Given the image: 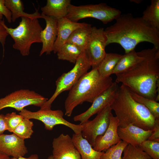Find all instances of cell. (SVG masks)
Masks as SVG:
<instances>
[{
    "label": "cell",
    "mask_w": 159,
    "mask_h": 159,
    "mask_svg": "<svg viewBox=\"0 0 159 159\" xmlns=\"http://www.w3.org/2000/svg\"><path fill=\"white\" fill-rule=\"evenodd\" d=\"M123 55L114 53H106L97 67L100 76L102 77L110 76L118 62Z\"/></svg>",
    "instance_id": "cell-24"
},
{
    "label": "cell",
    "mask_w": 159,
    "mask_h": 159,
    "mask_svg": "<svg viewBox=\"0 0 159 159\" xmlns=\"http://www.w3.org/2000/svg\"><path fill=\"white\" fill-rule=\"evenodd\" d=\"M148 140L159 142V119H156L151 135Z\"/></svg>",
    "instance_id": "cell-34"
},
{
    "label": "cell",
    "mask_w": 159,
    "mask_h": 159,
    "mask_svg": "<svg viewBox=\"0 0 159 159\" xmlns=\"http://www.w3.org/2000/svg\"><path fill=\"white\" fill-rule=\"evenodd\" d=\"M11 159H39V157L37 154H34L31 155L27 158H24L23 156H20L18 158L12 157L11 158Z\"/></svg>",
    "instance_id": "cell-37"
},
{
    "label": "cell",
    "mask_w": 159,
    "mask_h": 159,
    "mask_svg": "<svg viewBox=\"0 0 159 159\" xmlns=\"http://www.w3.org/2000/svg\"><path fill=\"white\" fill-rule=\"evenodd\" d=\"M3 19V15L0 12V21L2 20Z\"/></svg>",
    "instance_id": "cell-40"
},
{
    "label": "cell",
    "mask_w": 159,
    "mask_h": 159,
    "mask_svg": "<svg viewBox=\"0 0 159 159\" xmlns=\"http://www.w3.org/2000/svg\"><path fill=\"white\" fill-rule=\"evenodd\" d=\"M5 4L11 13L12 21L15 22L19 18L25 17L32 18H42L38 9L32 14L24 11L23 2L21 0H5Z\"/></svg>",
    "instance_id": "cell-23"
},
{
    "label": "cell",
    "mask_w": 159,
    "mask_h": 159,
    "mask_svg": "<svg viewBox=\"0 0 159 159\" xmlns=\"http://www.w3.org/2000/svg\"><path fill=\"white\" fill-rule=\"evenodd\" d=\"M8 35L5 28L0 24V43L2 45L4 52L6 39Z\"/></svg>",
    "instance_id": "cell-35"
},
{
    "label": "cell",
    "mask_w": 159,
    "mask_h": 159,
    "mask_svg": "<svg viewBox=\"0 0 159 159\" xmlns=\"http://www.w3.org/2000/svg\"><path fill=\"white\" fill-rule=\"evenodd\" d=\"M128 144L125 142L121 140L104 152L100 159H121L123 150Z\"/></svg>",
    "instance_id": "cell-29"
},
{
    "label": "cell",
    "mask_w": 159,
    "mask_h": 159,
    "mask_svg": "<svg viewBox=\"0 0 159 159\" xmlns=\"http://www.w3.org/2000/svg\"><path fill=\"white\" fill-rule=\"evenodd\" d=\"M107 38L102 28L92 26L90 37L85 52L92 69L97 68L106 53Z\"/></svg>",
    "instance_id": "cell-11"
},
{
    "label": "cell",
    "mask_w": 159,
    "mask_h": 159,
    "mask_svg": "<svg viewBox=\"0 0 159 159\" xmlns=\"http://www.w3.org/2000/svg\"><path fill=\"white\" fill-rule=\"evenodd\" d=\"M121 159H152L139 147L128 144L124 149Z\"/></svg>",
    "instance_id": "cell-30"
},
{
    "label": "cell",
    "mask_w": 159,
    "mask_h": 159,
    "mask_svg": "<svg viewBox=\"0 0 159 159\" xmlns=\"http://www.w3.org/2000/svg\"><path fill=\"white\" fill-rule=\"evenodd\" d=\"M7 129L5 115L0 114V135L3 134L4 132L7 130Z\"/></svg>",
    "instance_id": "cell-36"
},
{
    "label": "cell",
    "mask_w": 159,
    "mask_h": 159,
    "mask_svg": "<svg viewBox=\"0 0 159 159\" xmlns=\"http://www.w3.org/2000/svg\"><path fill=\"white\" fill-rule=\"evenodd\" d=\"M138 52L144 59L127 71L116 75L115 82L140 95L155 101L159 93V49L153 47Z\"/></svg>",
    "instance_id": "cell-1"
},
{
    "label": "cell",
    "mask_w": 159,
    "mask_h": 159,
    "mask_svg": "<svg viewBox=\"0 0 159 159\" xmlns=\"http://www.w3.org/2000/svg\"><path fill=\"white\" fill-rule=\"evenodd\" d=\"M119 86L115 82L108 89L98 96L92 103L91 106L85 112L75 116L73 120L81 124L93 115L97 114L106 107L110 105L114 99Z\"/></svg>",
    "instance_id": "cell-12"
},
{
    "label": "cell",
    "mask_w": 159,
    "mask_h": 159,
    "mask_svg": "<svg viewBox=\"0 0 159 159\" xmlns=\"http://www.w3.org/2000/svg\"><path fill=\"white\" fill-rule=\"evenodd\" d=\"M118 127L117 118L111 113L107 128L103 135L96 138L93 148L98 151L104 152L111 146L119 142L121 140L117 133Z\"/></svg>",
    "instance_id": "cell-14"
},
{
    "label": "cell",
    "mask_w": 159,
    "mask_h": 159,
    "mask_svg": "<svg viewBox=\"0 0 159 159\" xmlns=\"http://www.w3.org/2000/svg\"><path fill=\"white\" fill-rule=\"evenodd\" d=\"M21 18L19 24L15 28L8 27L4 19L0 21V24L13 39V48L19 51L22 56H27L32 44L41 43L40 35L43 29L38 19L25 17Z\"/></svg>",
    "instance_id": "cell-5"
},
{
    "label": "cell",
    "mask_w": 159,
    "mask_h": 159,
    "mask_svg": "<svg viewBox=\"0 0 159 159\" xmlns=\"http://www.w3.org/2000/svg\"><path fill=\"white\" fill-rule=\"evenodd\" d=\"M142 18L159 31V0H151L143 13Z\"/></svg>",
    "instance_id": "cell-25"
},
{
    "label": "cell",
    "mask_w": 159,
    "mask_h": 159,
    "mask_svg": "<svg viewBox=\"0 0 159 159\" xmlns=\"http://www.w3.org/2000/svg\"><path fill=\"white\" fill-rule=\"evenodd\" d=\"M19 114L25 118L41 121L44 123L45 128L47 130H52L56 125H63L71 129L75 134L81 133V125L73 124L66 120L64 118V113L61 110L40 109L37 111L33 112L24 109L20 112Z\"/></svg>",
    "instance_id": "cell-8"
},
{
    "label": "cell",
    "mask_w": 159,
    "mask_h": 159,
    "mask_svg": "<svg viewBox=\"0 0 159 159\" xmlns=\"http://www.w3.org/2000/svg\"><path fill=\"white\" fill-rule=\"evenodd\" d=\"M0 159H11L9 156L0 152Z\"/></svg>",
    "instance_id": "cell-38"
},
{
    "label": "cell",
    "mask_w": 159,
    "mask_h": 159,
    "mask_svg": "<svg viewBox=\"0 0 159 159\" xmlns=\"http://www.w3.org/2000/svg\"><path fill=\"white\" fill-rule=\"evenodd\" d=\"M115 20L114 24L105 30L107 46L118 44L123 48L125 54L135 49L138 44L143 42L151 43L159 49V31L142 17H134L127 13L121 14Z\"/></svg>",
    "instance_id": "cell-2"
},
{
    "label": "cell",
    "mask_w": 159,
    "mask_h": 159,
    "mask_svg": "<svg viewBox=\"0 0 159 159\" xmlns=\"http://www.w3.org/2000/svg\"><path fill=\"white\" fill-rule=\"evenodd\" d=\"M82 51L73 44L66 42L57 53L59 60H66L75 64Z\"/></svg>",
    "instance_id": "cell-26"
},
{
    "label": "cell",
    "mask_w": 159,
    "mask_h": 159,
    "mask_svg": "<svg viewBox=\"0 0 159 159\" xmlns=\"http://www.w3.org/2000/svg\"><path fill=\"white\" fill-rule=\"evenodd\" d=\"M0 152L8 156L18 158L28 152L24 140L14 133L0 135Z\"/></svg>",
    "instance_id": "cell-15"
},
{
    "label": "cell",
    "mask_w": 159,
    "mask_h": 159,
    "mask_svg": "<svg viewBox=\"0 0 159 159\" xmlns=\"http://www.w3.org/2000/svg\"><path fill=\"white\" fill-rule=\"evenodd\" d=\"M129 91L131 96L135 100L146 107L155 119H159L158 102L154 100L140 95L130 90Z\"/></svg>",
    "instance_id": "cell-27"
},
{
    "label": "cell",
    "mask_w": 159,
    "mask_h": 159,
    "mask_svg": "<svg viewBox=\"0 0 159 159\" xmlns=\"http://www.w3.org/2000/svg\"><path fill=\"white\" fill-rule=\"evenodd\" d=\"M113 83L110 76L102 77L97 68L92 69L82 77L69 90L64 102L65 115L71 116L74 109L84 102L92 103Z\"/></svg>",
    "instance_id": "cell-4"
},
{
    "label": "cell",
    "mask_w": 159,
    "mask_h": 159,
    "mask_svg": "<svg viewBox=\"0 0 159 159\" xmlns=\"http://www.w3.org/2000/svg\"><path fill=\"white\" fill-rule=\"evenodd\" d=\"M144 59L135 49L123 55L114 69L112 74L115 75L125 72L133 67Z\"/></svg>",
    "instance_id": "cell-21"
},
{
    "label": "cell",
    "mask_w": 159,
    "mask_h": 159,
    "mask_svg": "<svg viewBox=\"0 0 159 159\" xmlns=\"http://www.w3.org/2000/svg\"><path fill=\"white\" fill-rule=\"evenodd\" d=\"M92 27L91 24L87 23L84 26L77 29L70 35L66 42L73 44L82 51H85L90 37Z\"/></svg>",
    "instance_id": "cell-22"
},
{
    "label": "cell",
    "mask_w": 159,
    "mask_h": 159,
    "mask_svg": "<svg viewBox=\"0 0 159 159\" xmlns=\"http://www.w3.org/2000/svg\"><path fill=\"white\" fill-rule=\"evenodd\" d=\"M52 146L54 159H81L72 138L68 134H62L54 138Z\"/></svg>",
    "instance_id": "cell-13"
},
{
    "label": "cell",
    "mask_w": 159,
    "mask_h": 159,
    "mask_svg": "<svg viewBox=\"0 0 159 159\" xmlns=\"http://www.w3.org/2000/svg\"><path fill=\"white\" fill-rule=\"evenodd\" d=\"M72 139L81 159H100L104 152L95 150L88 141L82 137L81 133L74 134Z\"/></svg>",
    "instance_id": "cell-20"
},
{
    "label": "cell",
    "mask_w": 159,
    "mask_h": 159,
    "mask_svg": "<svg viewBox=\"0 0 159 159\" xmlns=\"http://www.w3.org/2000/svg\"><path fill=\"white\" fill-rule=\"evenodd\" d=\"M117 132L121 140L128 144L139 147L144 141L148 140L152 130H145L130 125L125 127H118Z\"/></svg>",
    "instance_id": "cell-17"
},
{
    "label": "cell",
    "mask_w": 159,
    "mask_h": 159,
    "mask_svg": "<svg viewBox=\"0 0 159 159\" xmlns=\"http://www.w3.org/2000/svg\"><path fill=\"white\" fill-rule=\"evenodd\" d=\"M139 147L152 159H159V142L147 140Z\"/></svg>",
    "instance_id": "cell-31"
},
{
    "label": "cell",
    "mask_w": 159,
    "mask_h": 159,
    "mask_svg": "<svg viewBox=\"0 0 159 159\" xmlns=\"http://www.w3.org/2000/svg\"><path fill=\"white\" fill-rule=\"evenodd\" d=\"M33 122L29 119L24 118L13 132L19 138L24 140L30 138L34 132Z\"/></svg>",
    "instance_id": "cell-28"
},
{
    "label": "cell",
    "mask_w": 159,
    "mask_h": 159,
    "mask_svg": "<svg viewBox=\"0 0 159 159\" xmlns=\"http://www.w3.org/2000/svg\"><path fill=\"white\" fill-rule=\"evenodd\" d=\"M71 2L70 0H47L46 5L41 8L42 14L57 20L65 17Z\"/></svg>",
    "instance_id": "cell-19"
},
{
    "label": "cell",
    "mask_w": 159,
    "mask_h": 159,
    "mask_svg": "<svg viewBox=\"0 0 159 159\" xmlns=\"http://www.w3.org/2000/svg\"><path fill=\"white\" fill-rule=\"evenodd\" d=\"M0 12L5 16L9 23L11 22V13L5 6V0H0Z\"/></svg>",
    "instance_id": "cell-33"
},
{
    "label": "cell",
    "mask_w": 159,
    "mask_h": 159,
    "mask_svg": "<svg viewBox=\"0 0 159 159\" xmlns=\"http://www.w3.org/2000/svg\"><path fill=\"white\" fill-rule=\"evenodd\" d=\"M87 24L85 22H73L65 17L58 20V32L54 47V53H57L59 51L74 30Z\"/></svg>",
    "instance_id": "cell-18"
},
{
    "label": "cell",
    "mask_w": 159,
    "mask_h": 159,
    "mask_svg": "<svg viewBox=\"0 0 159 159\" xmlns=\"http://www.w3.org/2000/svg\"><path fill=\"white\" fill-rule=\"evenodd\" d=\"M48 100L34 91L21 89L0 99V110L10 107L20 112L25 107L30 105L41 107Z\"/></svg>",
    "instance_id": "cell-9"
},
{
    "label": "cell",
    "mask_w": 159,
    "mask_h": 159,
    "mask_svg": "<svg viewBox=\"0 0 159 159\" xmlns=\"http://www.w3.org/2000/svg\"><path fill=\"white\" fill-rule=\"evenodd\" d=\"M112 111L110 106L108 105L97 114L93 120H88L80 124L82 136L92 147L96 138L103 135L107 128Z\"/></svg>",
    "instance_id": "cell-10"
},
{
    "label": "cell",
    "mask_w": 159,
    "mask_h": 159,
    "mask_svg": "<svg viewBox=\"0 0 159 159\" xmlns=\"http://www.w3.org/2000/svg\"><path fill=\"white\" fill-rule=\"evenodd\" d=\"M42 18L46 22V26L41 33L40 37L42 47L39 56L43 54H50L53 51L55 42L56 39L58 32V20L52 17L41 14Z\"/></svg>",
    "instance_id": "cell-16"
},
{
    "label": "cell",
    "mask_w": 159,
    "mask_h": 159,
    "mask_svg": "<svg viewBox=\"0 0 159 159\" xmlns=\"http://www.w3.org/2000/svg\"><path fill=\"white\" fill-rule=\"evenodd\" d=\"M121 14L119 10L107 5L106 3L76 6L71 4L65 17L74 22L85 18H94L104 24L111 22Z\"/></svg>",
    "instance_id": "cell-6"
},
{
    "label": "cell",
    "mask_w": 159,
    "mask_h": 159,
    "mask_svg": "<svg viewBox=\"0 0 159 159\" xmlns=\"http://www.w3.org/2000/svg\"><path fill=\"white\" fill-rule=\"evenodd\" d=\"M110 106L119 121V127L132 125L145 130H153L156 119L146 107L133 99L123 84L119 86Z\"/></svg>",
    "instance_id": "cell-3"
},
{
    "label": "cell",
    "mask_w": 159,
    "mask_h": 159,
    "mask_svg": "<svg viewBox=\"0 0 159 159\" xmlns=\"http://www.w3.org/2000/svg\"><path fill=\"white\" fill-rule=\"evenodd\" d=\"M46 159H54L52 155L49 156Z\"/></svg>",
    "instance_id": "cell-39"
},
{
    "label": "cell",
    "mask_w": 159,
    "mask_h": 159,
    "mask_svg": "<svg viewBox=\"0 0 159 159\" xmlns=\"http://www.w3.org/2000/svg\"><path fill=\"white\" fill-rule=\"evenodd\" d=\"M91 65L85 51L82 52L73 68L67 73L62 74L56 81V89L51 98L40 109H51L54 100L62 92L69 90L80 78L86 73Z\"/></svg>",
    "instance_id": "cell-7"
},
{
    "label": "cell",
    "mask_w": 159,
    "mask_h": 159,
    "mask_svg": "<svg viewBox=\"0 0 159 159\" xmlns=\"http://www.w3.org/2000/svg\"><path fill=\"white\" fill-rule=\"evenodd\" d=\"M5 118L7 127V130L13 132L24 117L20 115L17 114L15 112H12L7 113L5 115Z\"/></svg>",
    "instance_id": "cell-32"
}]
</instances>
